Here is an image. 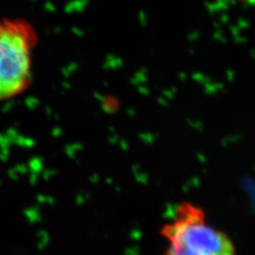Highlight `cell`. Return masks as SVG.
I'll use <instances>...</instances> for the list:
<instances>
[{
	"instance_id": "2",
	"label": "cell",
	"mask_w": 255,
	"mask_h": 255,
	"mask_svg": "<svg viewBox=\"0 0 255 255\" xmlns=\"http://www.w3.org/2000/svg\"><path fill=\"white\" fill-rule=\"evenodd\" d=\"M34 27L23 18L0 19V101L11 99L31 83Z\"/></svg>"
},
{
	"instance_id": "1",
	"label": "cell",
	"mask_w": 255,
	"mask_h": 255,
	"mask_svg": "<svg viewBox=\"0 0 255 255\" xmlns=\"http://www.w3.org/2000/svg\"><path fill=\"white\" fill-rule=\"evenodd\" d=\"M161 234L167 243L161 255H236L230 237L210 225L202 207L189 201L177 206Z\"/></svg>"
}]
</instances>
